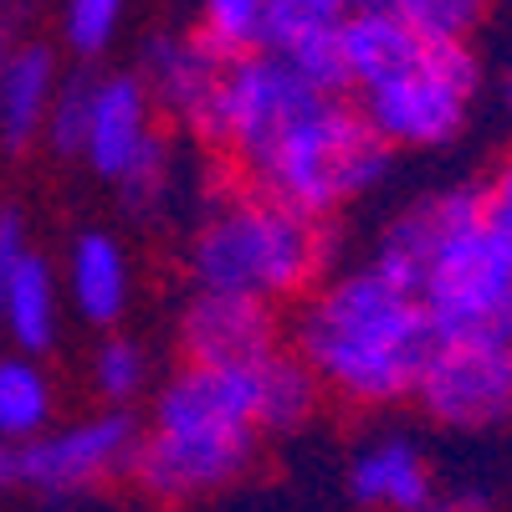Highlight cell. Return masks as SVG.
Wrapping results in <instances>:
<instances>
[{
  "label": "cell",
  "instance_id": "cell-22",
  "mask_svg": "<svg viewBox=\"0 0 512 512\" xmlns=\"http://www.w3.org/2000/svg\"><path fill=\"white\" fill-rule=\"evenodd\" d=\"M93 88L98 72L77 67L57 82V98L47 113V128H41V144H47L57 159H82V144H88V113H93Z\"/></svg>",
  "mask_w": 512,
  "mask_h": 512
},
{
  "label": "cell",
  "instance_id": "cell-5",
  "mask_svg": "<svg viewBox=\"0 0 512 512\" xmlns=\"http://www.w3.org/2000/svg\"><path fill=\"white\" fill-rule=\"evenodd\" d=\"M477 82H482V67L466 41H425L415 67L359 93V113L390 154L441 149L466 128Z\"/></svg>",
  "mask_w": 512,
  "mask_h": 512
},
{
  "label": "cell",
  "instance_id": "cell-12",
  "mask_svg": "<svg viewBox=\"0 0 512 512\" xmlns=\"http://www.w3.org/2000/svg\"><path fill=\"white\" fill-rule=\"evenodd\" d=\"M282 349V318L272 303L241 292H190L180 313L185 364H256Z\"/></svg>",
  "mask_w": 512,
  "mask_h": 512
},
{
  "label": "cell",
  "instance_id": "cell-19",
  "mask_svg": "<svg viewBox=\"0 0 512 512\" xmlns=\"http://www.w3.org/2000/svg\"><path fill=\"white\" fill-rule=\"evenodd\" d=\"M323 384L292 349H277L256 359V431L262 436H292L318 415Z\"/></svg>",
  "mask_w": 512,
  "mask_h": 512
},
{
  "label": "cell",
  "instance_id": "cell-26",
  "mask_svg": "<svg viewBox=\"0 0 512 512\" xmlns=\"http://www.w3.org/2000/svg\"><path fill=\"white\" fill-rule=\"evenodd\" d=\"M31 226L21 205H0V297H6V282L16 277V267L31 256Z\"/></svg>",
  "mask_w": 512,
  "mask_h": 512
},
{
  "label": "cell",
  "instance_id": "cell-18",
  "mask_svg": "<svg viewBox=\"0 0 512 512\" xmlns=\"http://www.w3.org/2000/svg\"><path fill=\"white\" fill-rule=\"evenodd\" d=\"M57 425V379L47 359L0 349V441L16 451L41 441Z\"/></svg>",
  "mask_w": 512,
  "mask_h": 512
},
{
  "label": "cell",
  "instance_id": "cell-29",
  "mask_svg": "<svg viewBox=\"0 0 512 512\" xmlns=\"http://www.w3.org/2000/svg\"><path fill=\"white\" fill-rule=\"evenodd\" d=\"M308 6H318V11H328V16H349L354 6H369V0H308Z\"/></svg>",
  "mask_w": 512,
  "mask_h": 512
},
{
  "label": "cell",
  "instance_id": "cell-2",
  "mask_svg": "<svg viewBox=\"0 0 512 512\" xmlns=\"http://www.w3.org/2000/svg\"><path fill=\"white\" fill-rule=\"evenodd\" d=\"M333 256V236L323 221H308L297 210L267 195H231L190 231L185 267L195 292H241L256 303H287L308 297Z\"/></svg>",
  "mask_w": 512,
  "mask_h": 512
},
{
  "label": "cell",
  "instance_id": "cell-20",
  "mask_svg": "<svg viewBox=\"0 0 512 512\" xmlns=\"http://www.w3.org/2000/svg\"><path fill=\"white\" fill-rule=\"evenodd\" d=\"M88 384H93V395L103 400V410H134L149 395V384H154L149 349L139 344V338H128L123 328L103 333L93 359H88Z\"/></svg>",
  "mask_w": 512,
  "mask_h": 512
},
{
  "label": "cell",
  "instance_id": "cell-7",
  "mask_svg": "<svg viewBox=\"0 0 512 512\" xmlns=\"http://www.w3.org/2000/svg\"><path fill=\"white\" fill-rule=\"evenodd\" d=\"M256 446L262 431L251 425H144L128 482L164 507L205 502L251 472Z\"/></svg>",
  "mask_w": 512,
  "mask_h": 512
},
{
  "label": "cell",
  "instance_id": "cell-4",
  "mask_svg": "<svg viewBox=\"0 0 512 512\" xmlns=\"http://www.w3.org/2000/svg\"><path fill=\"white\" fill-rule=\"evenodd\" d=\"M415 303L436 344L512 349V251L482 226V210L441 236Z\"/></svg>",
  "mask_w": 512,
  "mask_h": 512
},
{
  "label": "cell",
  "instance_id": "cell-16",
  "mask_svg": "<svg viewBox=\"0 0 512 512\" xmlns=\"http://www.w3.org/2000/svg\"><path fill=\"white\" fill-rule=\"evenodd\" d=\"M425 52V36L384 0H369V6H354L344 21H338V57H344V77L349 88L369 93L379 82L400 77L405 67H415Z\"/></svg>",
  "mask_w": 512,
  "mask_h": 512
},
{
  "label": "cell",
  "instance_id": "cell-17",
  "mask_svg": "<svg viewBox=\"0 0 512 512\" xmlns=\"http://www.w3.org/2000/svg\"><path fill=\"white\" fill-rule=\"evenodd\" d=\"M67 328V297H62V272L41 246H31V256L16 267V277L6 282V297H0V338L6 349L47 359L62 344Z\"/></svg>",
  "mask_w": 512,
  "mask_h": 512
},
{
  "label": "cell",
  "instance_id": "cell-14",
  "mask_svg": "<svg viewBox=\"0 0 512 512\" xmlns=\"http://www.w3.org/2000/svg\"><path fill=\"white\" fill-rule=\"evenodd\" d=\"M344 487L359 507H374V512H420L436 492V472L410 436L384 431L354 451Z\"/></svg>",
  "mask_w": 512,
  "mask_h": 512
},
{
  "label": "cell",
  "instance_id": "cell-23",
  "mask_svg": "<svg viewBox=\"0 0 512 512\" xmlns=\"http://www.w3.org/2000/svg\"><path fill=\"white\" fill-rule=\"evenodd\" d=\"M123 11H128V0H67L62 6V41H67V52L82 57V62H93L113 47V36L123 26Z\"/></svg>",
  "mask_w": 512,
  "mask_h": 512
},
{
  "label": "cell",
  "instance_id": "cell-15",
  "mask_svg": "<svg viewBox=\"0 0 512 512\" xmlns=\"http://www.w3.org/2000/svg\"><path fill=\"white\" fill-rule=\"evenodd\" d=\"M57 82H62V67L47 41L0 47V149L6 154H26L31 144H41Z\"/></svg>",
  "mask_w": 512,
  "mask_h": 512
},
{
  "label": "cell",
  "instance_id": "cell-21",
  "mask_svg": "<svg viewBox=\"0 0 512 512\" xmlns=\"http://www.w3.org/2000/svg\"><path fill=\"white\" fill-rule=\"evenodd\" d=\"M272 0H200V26L195 41L216 62H241L251 52H262V26H267Z\"/></svg>",
  "mask_w": 512,
  "mask_h": 512
},
{
  "label": "cell",
  "instance_id": "cell-25",
  "mask_svg": "<svg viewBox=\"0 0 512 512\" xmlns=\"http://www.w3.org/2000/svg\"><path fill=\"white\" fill-rule=\"evenodd\" d=\"M477 195H482V226L512 251V154L477 185Z\"/></svg>",
  "mask_w": 512,
  "mask_h": 512
},
{
  "label": "cell",
  "instance_id": "cell-6",
  "mask_svg": "<svg viewBox=\"0 0 512 512\" xmlns=\"http://www.w3.org/2000/svg\"><path fill=\"white\" fill-rule=\"evenodd\" d=\"M82 164L98 180L118 185L123 205L134 216H149L169 195V144L154 123V98H149L139 72H103L98 77Z\"/></svg>",
  "mask_w": 512,
  "mask_h": 512
},
{
  "label": "cell",
  "instance_id": "cell-9",
  "mask_svg": "<svg viewBox=\"0 0 512 512\" xmlns=\"http://www.w3.org/2000/svg\"><path fill=\"white\" fill-rule=\"evenodd\" d=\"M144 436L134 410H93L67 425H52L41 441L21 446V487L41 497H82L113 477H128Z\"/></svg>",
  "mask_w": 512,
  "mask_h": 512
},
{
  "label": "cell",
  "instance_id": "cell-8",
  "mask_svg": "<svg viewBox=\"0 0 512 512\" xmlns=\"http://www.w3.org/2000/svg\"><path fill=\"white\" fill-rule=\"evenodd\" d=\"M323 103V93L277 52H251L226 67L221 93V134L216 149H226L246 175L272 154V144L297 118H308Z\"/></svg>",
  "mask_w": 512,
  "mask_h": 512
},
{
  "label": "cell",
  "instance_id": "cell-28",
  "mask_svg": "<svg viewBox=\"0 0 512 512\" xmlns=\"http://www.w3.org/2000/svg\"><path fill=\"white\" fill-rule=\"evenodd\" d=\"M21 487V451L11 441H0V492Z\"/></svg>",
  "mask_w": 512,
  "mask_h": 512
},
{
  "label": "cell",
  "instance_id": "cell-13",
  "mask_svg": "<svg viewBox=\"0 0 512 512\" xmlns=\"http://www.w3.org/2000/svg\"><path fill=\"white\" fill-rule=\"evenodd\" d=\"M62 297L67 318H77L93 333H118L128 308H134V256H128L123 236L103 226H82L67 241L62 256Z\"/></svg>",
  "mask_w": 512,
  "mask_h": 512
},
{
  "label": "cell",
  "instance_id": "cell-11",
  "mask_svg": "<svg viewBox=\"0 0 512 512\" xmlns=\"http://www.w3.org/2000/svg\"><path fill=\"white\" fill-rule=\"evenodd\" d=\"M139 77L154 98V113L175 118L190 139L216 149L221 134V93H226V62H216L195 36H154L144 47Z\"/></svg>",
  "mask_w": 512,
  "mask_h": 512
},
{
  "label": "cell",
  "instance_id": "cell-3",
  "mask_svg": "<svg viewBox=\"0 0 512 512\" xmlns=\"http://www.w3.org/2000/svg\"><path fill=\"white\" fill-rule=\"evenodd\" d=\"M390 175V149L344 98H323L308 118H297L251 169L256 195H267L308 221H333L344 205Z\"/></svg>",
  "mask_w": 512,
  "mask_h": 512
},
{
  "label": "cell",
  "instance_id": "cell-30",
  "mask_svg": "<svg viewBox=\"0 0 512 512\" xmlns=\"http://www.w3.org/2000/svg\"><path fill=\"white\" fill-rule=\"evenodd\" d=\"M507 108H512V77H507Z\"/></svg>",
  "mask_w": 512,
  "mask_h": 512
},
{
  "label": "cell",
  "instance_id": "cell-10",
  "mask_svg": "<svg viewBox=\"0 0 512 512\" xmlns=\"http://www.w3.org/2000/svg\"><path fill=\"white\" fill-rule=\"evenodd\" d=\"M410 400L441 431H492L512 420V349L436 344Z\"/></svg>",
  "mask_w": 512,
  "mask_h": 512
},
{
  "label": "cell",
  "instance_id": "cell-24",
  "mask_svg": "<svg viewBox=\"0 0 512 512\" xmlns=\"http://www.w3.org/2000/svg\"><path fill=\"white\" fill-rule=\"evenodd\" d=\"M384 6H395L425 41H466L492 0H384Z\"/></svg>",
  "mask_w": 512,
  "mask_h": 512
},
{
  "label": "cell",
  "instance_id": "cell-27",
  "mask_svg": "<svg viewBox=\"0 0 512 512\" xmlns=\"http://www.w3.org/2000/svg\"><path fill=\"white\" fill-rule=\"evenodd\" d=\"M420 512H492V492H482V487H451V492L436 487Z\"/></svg>",
  "mask_w": 512,
  "mask_h": 512
},
{
  "label": "cell",
  "instance_id": "cell-1",
  "mask_svg": "<svg viewBox=\"0 0 512 512\" xmlns=\"http://www.w3.org/2000/svg\"><path fill=\"white\" fill-rule=\"evenodd\" d=\"M436 349L425 308L369 262L323 277L292 318V354L338 400L379 410L415 395V379Z\"/></svg>",
  "mask_w": 512,
  "mask_h": 512
}]
</instances>
